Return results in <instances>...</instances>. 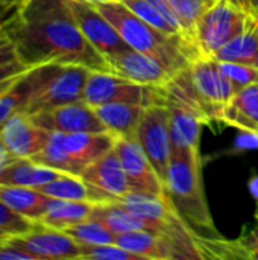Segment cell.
Masks as SVG:
<instances>
[{
  "mask_svg": "<svg viewBox=\"0 0 258 260\" xmlns=\"http://www.w3.org/2000/svg\"><path fill=\"white\" fill-rule=\"evenodd\" d=\"M29 0H0V5L5 6H17V8H23Z\"/></svg>",
  "mask_w": 258,
  "mask_h": 260,
  "instance_id": "obj_36",
  "label": "cell"
},
{
  "mask_svg": "<svg viewBox=\"0 0 258 260\" xmlns=\"http://www.w3.org/2000/svg\"><path fill=\"white\" fill-rule=\"evenodd\" d=\"M0 136L15 158H32L46 146L50 133L38 126L30 114L18 111L2 125Z\"/></svg>",
  "mask_w": 258,
  "mask_h": 260,
  "instance_id": "obj_14",
  "label": "cell"
},
{
  "mask_svg": "<svg viewBox=\"0 0 258 260\" xmlns=\"http://www.w3.org/2000/svg\"><path fill=\"white\" fill-rule=\"evenodd\" d=\"M220 122L258 137V82L231 96L224 107Z\"/></svg>",
  "mask_w": 258,
  "mask_h": 260,
  "instance_id": "obj_18",
  "label": "cell"
},
{
  "mask_svg": "<svg viewBox=\"0 0 258 260\" xmlns=\"http://www.w3.org/2000/svg\"><path fill=\"white\" fill-rule=\"evenodd\" d=\"M14 61H20V59L17 58L12 41L9 40L5 29L2 27L0 29V66L9 64V62H14Z\"/></svg>",
  "mask_w": 258,
  "mask_h": 260,
  "instance_id": "obj_34",
  "label": "cell"
},
{
  "mask_svg": "<svg viewBox=\"0 0 258 260\" xmlns=\"http://www.w3.org/2000/svg\"><path fill=\"white\" fill-rule=\"evenodd\" d=\"M222 72L227 75V78L233 82L236 93L251 84L258 82V69L239 64V62H230V61H217Z\"/></svg>",
  "mask_w": 258,
  "mask_h": 260,
  "instance_id": "obj_31",
  "label": "cell"
},
{
  "mask_svg": "<svg viewBox=\"0 0 258 260\" xmlns=\"http://www.w3.org/2000/svg\"><path fill=\"white\" fill-rule=\"evenodd\" d=\"M216 61H230L258 69V17L237 38L213 55Z\"/></svg>",
  "mask_w": 258,
  "mask_h": 260,
  "instance_id": "obj_26",
  "label": "cell"
},
{
  "mask_svg": "<svg viewBox=\"0 0 258 260\" xmlns=\"http://www.w3.org/2000/svg\"><path fill=\"white\" fill-rule=\"evenodd\" d=\"M105 59L113 73L138 84L164 87L173 78V75L155 58L131 47L117 50Z\"/></svg>",
  "mask_w": 258,
  "mask_h": 260,
  "instance_id": "obj_13",
  "label": "cell"
},
{
  "mask_svg": "<svg viewBox=\"0 0 258 260\" xmlns=\"http://www.w3.org/2000/svg\"><path fill=\"white\" fill-rule=\"evenodd\" d=\"M167 108L172 154H187L199 151L201 131L202 126L207 125V122L182 105L167 104Z\"/></svg>",
  "mask_w": 258,
  "mask_h": 260,
  "instance_id": "obj_17",
  "label": "cell"
},
{
  "mask_svg": "<svg viewBox=\"0 0 258 260\" xmlns=\"http://www.w3.org/2000/svg\"><path fill=\"white\" fill-rule=\"evenodd\" d=\"M87 260H141L117 244L82 245V257Z\"/></svg>",
  "mask_w": 258,
  "mask_h": 260,
  "instance_id": "obj_32",
  "label": "cell"
},
{
  "mask_svg": "<svg viewBox=\"0 0 258 260\" xmlns=\"http://www.w3.org/2000/svg\"><path fill=\"white\" fill-rule=\"evenodd\" d=\"M116 244L131 251L140 259L151 260H176L182 259L179 251L163 236L141 230L116 235Z\"/></svg>",
  "mask_w": 258,
  "mask_h": 260,
  "instance_id": "obj_20",
  "label": "cell"
},
{
  "mask_svg": "<svg viewBox=\"0 0 258 260\" xmlns=\"http://www.w3.org/2000/svg\"><path fill=\"white\" fill-rule=\"evenodd\" d=\"M15 157L9 152V149L6 148V145H5V142H3V139H2V136H0V169L5 166V165H8L9 161H12Z\"/></svg>",
  "mask_w": 258,
  "mask_h": 260,
  "instance_id": "obj_35",
  "label": "cell"
},
{
  "mask_svg": "<svg viewBox=\"0 0 258 260\" xmlns=\"http://www.w3.org/2000/svg\"><path fill=\"white\" fill-rule=\"evenodd\" d=\"M61 174L64 172L43 166L32 158H14L0 169V184L36 189L58 178Z\"/></svg>",
  "mask_w": 258,
  "mask_h": 260,
  "instance_id": "obj_22",
  "label": "cell"
},
{
  "mask_svg": "<svg viewBox=\"0 0 258 260\" xmlns=\"http://www.w3.org/2000/svg\"><path fill=\"white\" fill-rule=\"evenodd\" d=\"M90 72V69L82 66L58 62L29 67L26 79L30 87V96L24 113L32 116L84 101V88Z\"/></svg>",
  "mask_w": 258,
  "mask_h": 260,
  "instance_id": "obj_5",
  "label": "cell"
},
{
  "mask_svg": "<svg viewBox=\"0 0 258 260\" xmlns=\"http://www.w3.org/2000/svg\"><path fill=\"white\" fill-rule=\"evenodd\" d=\"M148 107L125 102H111L94 107L99 119L117 139L137 137L140 120Z\"/></svg>",
  "mask_w": 258,
  "mask_h": 260,
  "instance_id": "obj_21",
  "label": "cell"
},
{
  "mask_svg": "<svg viewBox=\"0 0 258 260\" xmlns=\"http://www.w3.org/2000/svg\"><path fill=\"white\" fill-rule=\"evenodd\" d=\"M116 151L122 161L131 190L157 197L166 195L164 183L158 177L137 137L117 139Z\"/></svg>",
  "mask_w": 258,
  "mask_h": 260,
  "instance_id": "obj_11",
  "label": "cell"
},
{
  "mask_svg": "<svg viewBox=\"0 0 258 260\" xmlns=\"http://www.w3.org/2000/svg\"><path fill=\"white\" fill-rule=\"evenodd\" d=\"M11 244L32 254L35 260L81 259L82 245L62 230L36 222L32 230L9 239Z\"/></svg>",
  "mask_w": 258,
  "mask_h": 260,
  "instance_id": "obj_9",
  "label": "cell"
},
{
  "mask_svg": "<svg viewBox=\"0 0 258 260\" xmlns=\"http://www.w3.org/2000/svg\"><path fill=\"white\" fill-rule=\"evenodd\" d=\"M163 93L164 105H182L210 123L220 120L224 107L236 93V88L216 59L201 56L178 72L163 87Z\"/></svg>",
  "mask_w": 258,
  "mask_h": 260,
  "instance_id": "obj_2",
  "label": "cell"
},
{
  "mask_svg": "<svg viewBox=\"0 0 258 260\" xmlns=\"http://www.w3.org/2000/svg\"><path fill=\"white\" fill-rule=\"evenodd\" d=\"M36 190L56 200L87 201L93 204H103V203L116 201V198H113L109 193L87 183L82 177L71 175V174H61L58 178L36 187Z\"/></svg>",
  "mask_w": 258,
  "mask_h": 260,
  "instance_id": "obj_19",
  "label": "cell"
},
{
  "mask_svg": "<svg viewBox=\"0 0 258 260\" xmlns=\"http://www.w3.org/2000/svg\"><path fill=\"white\" fill-rule=\"evenodd\" d=\"M258 17L249 0H216L201 17L195 29V43L201 56L213 55L237 38Z\"/></svg>",
  "mask_w": 258,
  "mask_h": 260,
  "instance_id": "obj_6",
  "label": "cell"
},
{
  "mask_svg": "<svg viewBox=\"0 0 258 260\" xmlns=\"http://www.w3.org/2000/svg\"><path fill=\"white\" fill-rule=\"evenodd\" d=\"M117 143V137L109 133H62V145L67 151L76 175L82 172L97 158L111 151Z\"/></svg>",
  "mask_w": 258,
  "mask_h": 260,
  "instance_id": "obj_15",
  "label": "cell"
},
{
  "mask_svg": "<svg viewBox=\"0 0 258 260\" xmlns=\"http://www.w3.org/2000/svg\"><path fill=\"white\" fill-rule=\"evenodd\" d=\"M29 67L24 66L21 61H14V62L0 66V90H3L6 85H9L20 73H23Z\"/></svg>",
  "mask_w": 258,
  "mask_h": 260,
  "instance_id": "obj_33",
  "label": "cell"
},
{
  "mask_svg": "<svg viewBox=\"0 0 258 260\" xmlns=\"http://www.w3.org/2000/svg\"><path fill=\"white\" fill-rule=\"evenodd\" d=\"M50 200V197L41 193L33 187L0 184V201L14 212L35 222H38L44 216Z\"/></svg>",
  "mask_w": 258,
  "mask_h": 260,
  "instance_id": "obj_23",
  "label": "cell"
},
{
  "mask_svg": "<svg viewBox=\"0 0 258 260\" xmlns=\"http://www.w3.org/2000/svg\"><path fill=\"white\" fill-rule=\"evenodd\" d=\"M81 177L87 183L109 193L113 198H116V201L131 190L122 161L116 151V146L111 151H108L105 155L93 161L82 172Z\"/></svg>",
  "mask_w": 258,
  "mask_h": 260,
  "instance_id": "obj_16",
  "label": "cell"
},
{
  "mask_svg": "<svg viewBox=\"0 0 258 260\" xmlns=\"http://www.w3.org/2000/svg\"><path fill=\"white\" fill-rule=\"evenodd\" d=\"M93 203L87 201H71V200H56L52 198L44 216L38 221L47 227L56 230H65L71 225L84 222L91 218L94 210Z\"/></svg>",
  "mask_w": 258,
  "mask_h": 260,
  "instance_id": "obj_25",
  "label": "cell"
},
{
  "mask_svg": "<svg viewBox=\"0 0 258 260\" xmlns=\"http://www.w3.org/2000/svg\"><path fill=\"white\" fill-rule=\"evenodd\" d=\"M84 3H90V5H100V3H111V2H122V0H79Z\"/></svg>",
  "mask_w": 258,
  "mask_h": 260,
  "instance_id": "obj_37",
  "label": "cell"
},
{
  "mask_svg": "<svg viewBox=\"0 0 258 260\" xmlns=\"http://www.w3.org/2000/svg\"><path fill=\"white\" fill-rule=\"evenodd\" d=\"M181 24L195 40V29L204 12L216 2V0H167Z\"/></svg>",
  "mask_w": 258,
  "mask_h": 260,
  "instance_id": "obj_29",
  "label": "cell"
},
{
  "mask_svg": "<svg viewBox=\"0 0 258 260\" xmlns=\"http://www.w3.org/2000/svg\"><path fill=\"white\" fill-rule=\"evenodd\" d=\"M35 221L21 216L20 213L14 212L5 203L0 201V244L27 233L35 227Z\"/></svg>",
  "mask_w": 258,
  "mask_h": 260,
  "instance_id": "obj_30",
  "label": "cell"
},
{
  "mask_svg": "<svg viewBox=\"0 0 258 260\" xmlns=\"http://www.w3.org/2000/svg\"><path fill=\"white\" fill-rule=\"evenodd\" d=\"M30 96V87L26 79V70L20 73L9 85L0 90V128L15 113L24 111Z\"/></svg>",
  "mask_w": 258,
  "mask_h": 260,
  "instance_id": "obj_27",
  "label": "cell"
},
{
  "mask_svg": "<svg viewBox=\"0 0 258 260\" xmlns=\"http://www.w3.org/2000/svg\"><path fill=\"white\" fill-rule=\"evenodd\" d=\"M33 122L49 133H105L106 126L99 119L94 107L78 101L30 116Z\"/></svg>",
  "mask_w": 258,
  "mask_h": 260,
  "instance_id": "obj_10",
  "label": "cell"
},
{
  "mask_svg": "<svg viewBox=\"0 0 258 260\" xmlns=\"http://www.w3.org/2000/svg\"><path fill=\"white\" fill-rule=\"evenodd\" d=\"M96 8L109 20L131 49L155 58L173 76L192 62L186 52L172 38L140 18L125 3H100L96 5Z\"/></svg>",
  "mask_w": 258,
  "mask_h": 260,
  "instance_id": "obj_4",
  "label": "cell"
},
{
  "mask_svg": "<svg viewBox=\"0 0 258 260\" xmlns=\"http://www.w3.org/2000/svg\"><path fill=\"white\" fill-rule=\"evenodd\" d=\"M3 29L27 67L58 62L111 72L105 56L79 29L67 0H29Z\"/></svg>",
  "mask_w": 258,
  "mask_h": 260,
  "instance_id": "obj_1",
  "label": "cell"
},
{
  "mask_svg": "<svg viewBox=\"0 0 258 260\" xmlns=\"http://www.w3.org/2000/svg\"><path fill=\"white\" fill-rule=\"evenodd\" d=\"M84 101L91 107H99L111 102L137 104L151 107L164 104L163 87L144 85L113 72H90L84 88Z\"/></svg>",
  "mask_w": 258,
  "mask_h": 260,
  "instance_id": "obj_7",
  "label": "cell"
},
{
  "mask_svg": "<svg viewBox=\"0 0 258 260\" xmlns=\"http://www.w3.org/2000/svg\"><path fill=\"white\" fill-rule=\"evenodd\" d=\"M67 3L85 38L105 58L117 50L129 47L109 20L94 5L79 0H67Z\"/></svg>",
  "mask_w": 258,
  "mask_h": 260,
  "instance_id": "obj_12",
  "label": "cell"
},
{
  "mask_svg": "<svg viewBox=\"0 0 258 260\" xmlns=\"http://www.w3.org/2000/svg\"><path fill=\"white\" fill-rule=\"evenodd\" d=\"M164 189L175 210L193 230L219 236L205 198L199 151L172 154Z\"/></svg>",
  "mask_w": 258,
  "mask_h": 260,
  "instance_id": "obj_3",
  "label": "cell"
},
{
  "mask_svg": "<svg viewBox=\"0 0 258 260\" xmlns=\"http://www.w3.org/2000/svg\"><path fill=\"white\" fill-rule=\"evenodd\" d=\"M249 3L252 5V8L257 11V14H258V0H249Z\"/></svg>",
  "mask_w": 258,
  "mask_h": 260,
  "instance_id": "obj_38",
  "label": "cell"
},
{
  "mask_svg": "<svg viewBox=\"0 0 258 260\" xmlns=\"http://www.w3.org/2000/svg\"><path fill=\"white\" fill-rule=\"evenodd\" d=\"M81 245H103V244H116V235L105 227L100 221L90 218L84 222L71 225L64 230Z\"/></svg>",
  "mask_w": 258,
  "mask_h": 260,
  "instance_id": "obj_28",
  "label": "cell"
},
{
  "mask_svg": "<svg viewBox=\"0 0 258 260\" xmlns=\"http://www.w3.org/2000/svg\"><path fill=\"white\" fill-rule=\"evenodd\" d=\"M252 192H254V195H255V198H257V213H255V215H257V218H258V189L257 190H255V189H252Z\"/></svg>",
  "mask_w": 258,
  "mask_h": 260,
  "instance_id": "obj_39",
  "label": "cell"
},
{
  "mask_svg": "<svg viewBox=\"0 0 258 260\" xmlns=\"http://www.w3.org/2000/svg\"><path fill=\"white\" fill-rule=\"evenodd\" d=\"M137 140L151 160L161 181H166L172 158V139L169 126V108L164 104L151 105L140 120Z\"/></svg>",
  "mask_w": 258,
  "mask_h": 260,
  "instance_id": "obj_8",
  "label": "cell"
},
{
  "mask_svg": "<svg viewBox=\"0 0 258 260\" xmlns=\"http://www.w3.org/2000/svg\"><path fill=\"white\" fill-rule=\"evenodd\" d=\"M91 218L100 221L105 227H108L114 235L129 233V232H141L151 230L148 221L131 212L126 206L119 201H109L103 204H96Z\"/></svg>",
  "mask_w": 258,
  "mask_h": 260,
  "instance_id": "obj_24",
  "label": "cell"
}]
</instances>
